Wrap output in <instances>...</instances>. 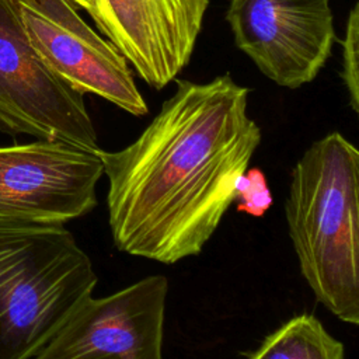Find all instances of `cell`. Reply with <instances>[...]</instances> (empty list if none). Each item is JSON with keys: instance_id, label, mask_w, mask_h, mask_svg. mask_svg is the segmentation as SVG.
Masks as SVG:
<instances>
[{"instance_id": "obj_1", "label": "cell", "mask_w": 359, "mask_h": 359, "mask_svg": "<svg viewBox=\"0 0 359 359\" xmlns=\"http://www.w3.org/2000/svg\"><path fill=\"white\" fill-rule=\"evenodd\" d=\"M174 81V94L135 142L98 151L115 247L167 265L202 251L261 143L250 88L230 74Z\"/></svg>"}, {"instance_id": "obj_2", "label": "cell", "mask_w": 359, "mask_h": 359, "mask_svg": "<svg viewBox=\"0 0 359 359\" xmlns=\"http://www.w3.org/2000/svg\"><path fill=\"white\" fill-rule=\"evenodd\" d=\"M287 233L314 297L359 324V151L339 132L311 143L292 170Z\"/></svg>"}, {"instance_id": "obj_3", "label": "cell", "mask_w": 359, "mask_h": 359, "mask_svg": "<svg viewBox=\"0 0 359 359\" xmlns=\"http://www.w3.org/2000/svg\"><path fill=\"white\" fill-rule=\"evenodd\" d=\"M95 285L65 226L0 220V359H32Z\"/></svg>"}, {"instance_id": "obj_4", "label": "cell", "mask_w": 359, "mask_h": 359, "mask_svg": "<svg viewBox=\"0 0 359 359\" xmlns=\"http://www.w3.org/2000/svg\"><path fill=\"white\" fill-rule=\"evenodd\" d=\"M0 129L101 149L84 94L63 81L32 46L18 0H0Z\"/></svg>"}, {"instance_id": "obj_5", "label": "cell", "mask_w": 359, "mask_h": 359, "mask_svg": "<svg viewBox=\"0 0 359 359\" xmlns=\"http://www.w3.org/2000/svg\"><path fill=\"white\" fill-rule=\"evenodd\" d=\"M98 151L41 139L0 147V220L65 226L90 213L104 175Z\"/></svg>"}, {"instance_id": "obj_6", "label": "cell", "mask_w": 359, "mask_h": 359, "mask_svg": "<svg viewBox=\"0 0 359 359\" xmlns=\"http://www.w3.org/2000/svg\"><path fill=\"white\" fill-rule=\"evenodd\" d=\"M236 46L279 87L311 83L335 41L330 0H229Z\"/></svg>"}, {"instance_id": "obj_7", "label": "cell", "mask_w": 359, "mask_h": 359, "mask_svg": "<svg viewBox=\"0 0 359 359\" xmlns=\"http://www.w3.org/2000/svg\"><path fill=\"white\" fill-rule=\"evenodd\" d=\"M25 32L45 63L72 88L94 94L125 112H149L130 65L94 31L70 0H18Z\"/></svg>"}, {"instance_id": "obj_8", "label": "cell", "mask_w": 359, "mask_h": 359, "mask_svg": "<svg viewBox=\"0 0 359 359\" xmlns=\"http://www.w3.org/2000/svg\"><path fill=\"white\" fill-rule=\"evenodd\" d=\"M167 296L163 275L91 294L32 359H163Z\"/></svg>"}, {"instance_id": "obj_9", "label": "cell", "mask_w": 359, "mask_h": 359, "mask_svg": "<svg viewBox=\"0 0 359 359\" xmlns=\"http://www.w3.org/2000/svg\"><path fill=\"white\" fill-rule=\"evenodd\" d=\"M210 0H88L97 29L151 88L174 81L189 63Z\"/></svg>"}, {"instance_id": "obj_10", "label": "cell", "mask_w": 359, "mask_h": 359, "mask_svg": "<svg viewBox=\"0 0 359 359\" xmlns=\"http://www.w3.org/2000/svg\"><path fill=\"white\" fill-rule=\"evenodd\" d=\"M250 359H345V351L318 318L299 314L269 334Z\"/></svg>"}, {"instance_id": "obj_11", "label": "cell", "mask_w": 359, "mask_h": 359, "mask_svg": "<svg viewBox=\"0 0 359 359\" xmlns=\"http://www.w3.org/2000/svg\"><path fill=\"white\" fill-rule=\"evenodd\" d=\"M359 3H355L348 14L342 39V70L341 77L348 91L349 105L359 111Z\"/></svg>"}, {"instance_id": "obj_12", "label": "cell", "mask_w": 359, "mask_h": 359, "mask_svg": "<svg viewBox=\"0 0 359 359\" xmlns=\"http://www.w3.org/2000/svg\"><path fill=\"white\" fill-rule=\"evenodd\" d=\"M236 208L238 212L261 217L272 206V194L259 168H247L236 188Z\"/></svg>"}, {"instance_id": "obj_13", "label": "cell", "mask_w": 359, "mask_h": 359, "mask_svg": "<svg viewBox=\"0 0 359 359\" xmlns=\"http://www.w3.org/2000/svg\"><path fill=\"white\" fill-rule=\"evenodd\" d=\"M70 1H72V3H73L76 7H77V3H76V0H70Z\"/></svg>"}]
</instances>
